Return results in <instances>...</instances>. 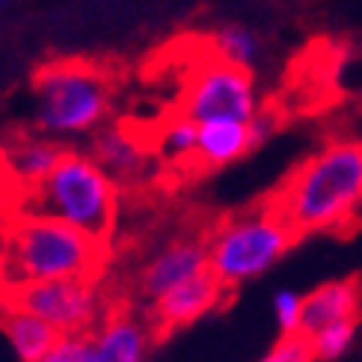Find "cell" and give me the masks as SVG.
<instances>
[{
    "instance_id": "cell-23",
    "label": "cell",
    "mask_w": 362,
    "mask_h": 362,
    "mask_svg": "<svg viewBox=\"0 0 362 362\" xmlns=\"http://www.w3.org/2000/svg\"><path fill=\"white\" fill-rule=\"evenodd\" d=\"M4 4H6V0H0V6H4Z\"/></svg>"
},
{
    "instance_id": "cell-14",
    "label": "cell",
    "mask_w": 362,
    "mask_h": 362,
    "mask_svg": "<svg viewBox=\"0 0 362 362\" xmlns=\"http://www.w3.org/2000/svg\"><path fill=\"white\" fill-rule=\"evenodd\" d=\"M0 327H4L6 341L12 344L18 362H39L59 341V333L51 324H45L36 315L12 309V306H4V321H0Z\"/></svg>"
},
{
    "instance_id": "cell-1",
    "label": "cell",
    "mask_w": 362,
    "mask_h": 362,
    "mask_svg": "<svg viewBox=\"0 0 362 362\" xmlns=\"http://www.w3.org/2000/svg\"><path fill=\"white\" fill-rule=\"evenodd\" d=\"M297 235L344 229L362 208V140L321 146L270 199Z\"/></svg>"
},
{
    "instance_id": "cell-3",
    "label": "cell",
    "mask_w": 362,
    "mask_h": 362,
    "mask_svg": "<svg viewBox=\"0 0 362 362\" xmlns=\"http://www.w3.org/2000/svg\"><path fill=\"white\" fill-rule=\"evenodd\" d=\"M116 181L98 167L93 155L66 148L57 170L24 193V211L63 220L98 240H107L116 223Z\"/></svg>"
},
{
    "instance_id": "cell-21",
    "label": "cell",
    "mask_w": 362,
    "mask_h": 362,
    "mask_svg": "<svg viewBox=\"0 0 362 362\" xmlns=\"http://www.w3.org/2000/svg\"><path fill=\"white\" fill-rule=\"evenodd\" d=\"M86 359V336H59V341L39 362H83Z\"/></svg>"
},
{
    "instance_id": "cell-22",
    "label": "cell",
    "mask_w": 362,
    "mask_h": 362,
    "mask_svg": "<svg viewBox=\"0 0 362 362\" xmlns=\"http://www.w3.org/2000/svg\"><path fill=\"white\" fill-rule=\"evenodd\" d=\"M250 131H252V146L259 148L262 143L270 140V134L276 131V119L270 116V113H262V110H259V116H255L252 122H250Z\"/></svg>"
},
{
    "instance_id": "cell-5",
    "label": "cell",
    "mask_w": 362,
    "mask_h": 362,
    "mask_svg": "<svg viewBox=\"0 0 362 362\" xmlns=\"http://www.w3.org/2000/svg\"><path fill=\"white\" fill-rule=\"evenodd\" d=\"M300 235L291 229L274 205L247 211L220 229L208 240V270L223 288H238L250 279L264 276L270 267L285 259Z\"/></svg>"
},
{
    "instance_id": "cell-16",
    "label": "cell",
    "mask_w": 362,
    "mask_h": 362,
    "mask_svg": "<svg viewBox=\"0 0 362 362\" xmlns=\"http://www.w3.org/2000/svg\"><path fill=\"white\" fill-rule=\"evenodd\" d=\"M211 54L223 59V63L250 69L262 54V42L244 24H223L217 33L211 36Z\"/></svg>"
},
{
    "instance_id": "cell-20",
    "label": "cell",
    "mask_w": 362,
    "mask_h": 362,
    "mask_svg": "<svg viewBox=\"0 0 362 362\" xmlns=\"http://www.w3.org/2000/svg\"><path fill=\"white\" fill-rule=\"evenodd\" d=\"M255 362H318V359L312 354V341L303 333H297V336H279L274 348Z\"/></svg>"
},
{
    "instance_id": "cell-4",
    "label": "cell",
    "mask_w": 362,
    "mask_h": 362,
    "mask_svg": "<svg viewBox=\"0 0 362 362\" xmlns=\"http://www.w3.org/2000/svg\"><path fill=\"white\" fill-rule=\"evenodd\" d=\"M113 86L107 71L83 59H57L36 71L33 125L45 137L83 134L104 122Z\"/></svg>"
},
{
    "instance_id": "cell-2",
    "label": "cell",
    "mask_w": 362,
    "mask_h": 362,
    "mask_svg": "<svg viewBox=\"0 0 362 362\" xmlns=\"http://www.w3.org/2000/svg\"><path fill=\"white\" fill-rule=\"evenodd\" d=\"M104 262V240L74 226L21 211L9 223L0 250V285L4 291L36 282L95 279Z\"/></svg>"
},
{
    "instance_id": "cell-19",
    "label": "cell",
    "mask_w": 362,
    "mask_h": 362,
    "mask_svg": "<svg viewBox=\"0 0 362 362\" xmlns=\"http://www.w3.org/2000/svg\"><path fill=\"white\" fill-rule=\"evenodd\" d=\"M303 303L306 294H297L291 288H282L274 294V318L282 336H297L303 329Z\"/></svg>"
},
{
    "instance_id": "cell-7",
    "label": "cell",
    "mask_w": 362,
    "mask_h": 362,
    "mask_svg": "<svg viewBox=\"0 0 362 362\" xmlns=\"http://www.w3.org/2000/svg\"><path fill=\"white\" fill-rule=\"evenodd\" d=\"M4 306L36 315L59 336H89L104 315V294L95 279H59L4 291Z\"/></svg>"
},
{
    "instance_id": "cell-17",
    "label": "cell",
    "mask_w": 362,
    "mask_h": 362,
    "mask_svg": "<svg viewBox=\"0 0 362 362\" xmlns=\"http://www.w3.org/2000/svg\"><path fill=\"white\" fill-rule=\"evenodd\" d=\"M158 152L160 158H167L173 163H185L196 160V146H199V125L187 116H173L170 122H163L158 131Z\"/></svg>"
},
{
    "instance_id": "cell-9",
    "label": "cell",
    "mask_w": 362,
    "mask_h": 362,
    "mask_svg": "<svg viewBox=\"0 0 362 362\" xmlns=\"http://www.w3.org/2000/svg\"><path fill=\"white\" fill-rule=\"evenodd\" d=\"M223 285L217 282V276L202 274L185 285H178L170 294H163L160 300L152 303V315H155V324L160 329H178V327H187L193 321H199L202 315H208L214 309L220 300H223Z\"/></svg>"
},
{
    "instance_id": "cell-12",
    "label": "cell",
    "mask_w": 362,
    "mask_h": 362,
    "mask_svg": "<svg viewBox=\"0 0 362 362\" xmlns=\"http://www.w3.org/2000/svg\"><path fill=\"white\" fill-rule=\"evenodd\" d=\"M148 333L128 315H113L86 336L83 362H146Z\"/></svg>"
},
{
    "instance_id": "cell-8",
    "label": "cell",
    "mask_w": 362,
    "mask_h": 362,
    "mask_svg": "<svg viewBox=\"0 0 362 362\" xmlns=\"http://www.w3.org/2000/svg\"><path fill=\"white\" fill-rule=\"evenodd\" d=\"M202 274H208V240H196V238L173 240V244H167L148 259L140 276V288L155 303L163 294H170L173 288Z\"/></svg>"
},
{
    "instance_id": "cell-15",
    "label": "cell",
    "mask_w": 362,
    "mask_h": 362,
    "mask_svg": "<svg viewBox=\"0 0 362 362\" xmlns=\"http://www.w3.org/2000/svg\"><path fill=\"white\" fill-rule=\"evenodd\" d=\"M63 155H66V148L57 146L48 137L24 140L6 155V167L24 185V190H30V187L42 185V181L57 170V163L63 160Z\"/></svg>"
},
{
    "instance_id": "cell-10",
    "label": "cell",
    "mask_w": 362,
    "mask_h": 362,
    "mask_svg": "<svg viewBox=\"0 0 362 362\" xmlns=\"http://www.w3.org/2000/svg\"><path fill=\"white\" fill-rule=\"evenodd\" d=\"M341 321H362V285L356 279H333L306 294L300 329L306 339Z\"/></svg>"
},
{
    "instance_id": "cell-6",
    "label": "cell",
    "mask_w": 362,
    "mask_h": 362,
    "mask_svg": "<svg viewBox=\"0 0 362 362\" xmlns=\"http://www.w3.org/2000/svg\"><path fill=\"white\" fill-rule=\"evenodd\" d=\"M181 116L196 125L208 122H252L259 116V95L250 69L223 63L214 54L193 66L181 93Z\"/></svg>"
},
{
    "instance_id": "cell-13",
    "label": "cell",
    "mask_w": 362,
    "mask_h": 362,
    "mask_svg": "<svg viewBox=\"0 0 362 362\" xmlns=\"http://www.w3.org/2000/svg\"><path fill=\"white\" fill-rule=\"evenodd\" d=\"M250 122H208L199 125V146H196V163L208 170L226 167L238 158L252 152Z\"/></svg>"
},
{
    "instance_id": "cell-11",
    "label": "cell",
    "mask_w": 362,
    "mask_h": 362,
    "mask_svg": "<svg viewBox=\"0 0 362 362\" xmlns=\"http://www.w3.org/2000/svg\"><path fill=\"white\" fill-rule=\"evenodd\" d=\"M93 155L98 167L107 173L116 185L122 181H137L148 170V146L143 143L140 134L128 131L125 125L101 128L93 140Z\"/></svg>"
},
{
    "instance_id": "cell-18",
    "label": "cell",
    "mask_w": 362,
    "mask_h": 362,
    "mask_svg": "<svg viewBox=\"0 0 362 362\" xmlns=\"http://www.w3.org/2000/svg\"><path fill=\"white\" fill-rule=\"evenodd\" d=\"M356 336H359V321H341L333 327H324L321 333L309 336L312 354L318 362H336L344 354H351V348L356 344Z\"/></svg>"
}]
</instances>
